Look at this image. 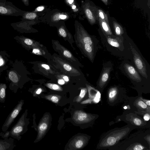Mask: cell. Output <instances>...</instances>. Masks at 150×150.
I'll use <instances>...</instances> for the list:
<instances>
[{"instance_id": "obj_38", "label": "cell", "mask_w": 150, "mask_h": 150, "mask_svg": "<svg viewBox=\"0 0 150 150\" xmlns=\"http://www.w3.org/2000/svg\"><path fill=\"white\" fill-rule=\"evenodd\" d=\"M41 66L43 67L45 69L47 70H49L50 69V67L47 64H41Z\"/></svg>"}, {"instance_id": "obj_43", "label": "cell", "mask_w": 150, "mask_h": 150, "mask_svg": "<svg viewBox=\"0 0 150 150\" xmlns=\"http://www.w3.org/2000/svg\"><path fill=\"white\" fill-rule=\"evenodd\" d=\"M105 4L108 5L109 3L108 0H101Z\"/></svg>"}, {"instance_id": "obj_5", "label": "cell", "mask_w": 150, "mask_h": 150, "mask_svg": "<svg viewBox=\"0 0 150 150\" xmlns=\"http://www.w3.org/2000/svg\"><path fill=\"white\" fill-rule=\"evenodd\" d=\"M26 115L25 111L10 131V136L18 141L21 139V136L25 131L26 127Z\"/></svg>"}, {"instance_id": "obj_31", "label": "cell", "mask_w": 150, "mask_h": 150, "mask_svg": "<svg viewBox=\"0 0 150 150\" xmlns=\"http://www.w3.org/2000/svg\"><path fill=\"white\" fill-rule=\"evenodd\" d=\"M131 149L134 150H142L144 149L145 147L140 144H137L133 146Z\"/></svg>"}, {"instance_id": "obj_41", "label": "cell", "mask_w": 150, "mask_h": 150, "mask_svg": "<svg viewBox=\"0 0 150 150\" xmlns=\"http://www.w3.org/2000/svg\"><path fill=\"white\" fill-rule=\"evenodd\" d=\"M22 1L25 6H28L29 5L28 0H22Z\"/></svg>"}, {"instance_id": "obj_46", "label": "cell", "mask_w": 150, "mask_h": 150, "mask_svg": "<svg viewBox=\"0 0 150 150\" xmlns=\"http://www.w3.org/2000/svg\"><path fill=\"white\" fill-rule=\"evenodd\" d=\"M76 6L75 5H73L72 6V8L73 9H75V8H76Z\"/></svg>"}, {"instance_id": "obj_3", "label": "cell", "mask_w": 150, "mask_h": 150, "mask_svg": "<svg viewBox=\"0 0 150 150\" xmlns=\"http://www.w3.org/2000/svg\"><path fill=\"white\" fill-rule=\"evenodd\" d=\"M25 12L16 6L11 2L6 0H0V15L22 16Z\"/></svg>"}, {"instance_id": "obj_21", "label": "cell", "mask_w": 150, "mask_h": 150, "mask_svg": "<svg viewBox=\"0 0 150 150\" xmlns=\"http://www.w3.org/2000/svg\"><path fill=\"white\" fill-rule=\"evenodd\" d=\"M97 13L98 17L105 21L110 24L109 19L108 13H105L104 11L99 7H97Z\"/></svg>"}, {"instance_id": "obj_40", "label": "cell", "mask_w": 150, "mask_h": 150, "mask_svg": "<svg viewBox=\"0 0 150 150\" xmlns=\"http://www.w3.org/2000/svg\"><path fill=\"white\" fill-rule=\"evenodd\" d=\"M58 83L59 84L63 85L64 84L65 82L64 81L63 79H59V80H58Z\"/></svg>"}, {"instance_id": "obj_8", "label": "cell", "mask_w": 150, "mask_h": 150, "mask_svg": "<svg viewBox=\"0 0 150 150\" xmlns=\"http://www.w3.org/2000/svg\"><path fill=\"white\" fill-rule=\"evenodd\" d=\"M89 95V98L82 101V104L87 103L97 104L101 100V94L100 92L94 88L86 84Z\"/></svg>"}, {"instance_id": "obj_13", "label": "cell", "mask_w": 150, "mask_h": 150, "mask_svg": "<svg viewBox=\"0 0 150 150\" xmlns=\"http://www.w3.org/2000/svg\"><path fill=\"white\" fill-rule=\"evenodd\" d=\"M76 44L81 51L83 52L84 54L86 55L91 61H92L94 57L93 46L84 43Z\"/></svg>"}, {"instance_id": "obj_2", "label": "cell", "mask_w": 150, "mask_h": 150, "mask_svg": "<svg viewBox=\"0 0 150 150\" xmlns=\"http://www.w3.org/2000/svg\"><path fill=\"white\" fill-rule=\"evenodd\" d=\"M129 131L128 128L117 129L106 135L102 140L100 145L101 147H107L113 146L126 136Z\"/></svg>"}, {"instance_id": "obj_20", "label": "cell", "mask_w": 150, "mask_h": 150, "mask_svg": "<svg viewBox=\"0 0 150 150\" xmlns=\"http://www.w3.org/2000/svg\"><path fill=\"white\" fill-rule=\"evenodd\" d=\"M98 21L100 28L107 35H112V33L110 26V24L98 18Z\"/></svg>"}, {"instance_id": "obj_39", "label": "cell", "mask_w": 150, "mask_h": 150, "mask_svg": "<svg viewBox=\"0 0 150 150\" xmlns=\"http://www.w3.org/2000/svg\"><path fill=\"white\" fill-rule=\"evenodd\" d=\"M44 8V7L43 6H40L38 7L36 10L38 11H41L43 10Z\"/></svg>"}, {"instance_id": "obj_44", "label": "cell", "mask_w": 150, "mask_h": 150, "mask_svg": "<svg viewBox=\"0 0 150 150\" xmlns=\"http://www.w3.org/2000/svg\"><path fill=\"white\" fill-rule=\"evenodd\" d=\"M74 0H67V2L69 4H72L74 2Z\"/></svg>"}, {"instance_id": "obj_14", "label": "cell", "mask_w": 150, "mask_h": 150, "mask_svg": "<svg viewBox=\"0 0 150 150\" xmlns=\"http://www.w3.org/2000/svg\"><path fill=\"white\" fill-rule=\"evenodd\" d=\"M124 67L127 75L131 79L137 82L141 81V78L132 66L125 63L124 65Z\"/></svg>"}, {"instance_id": "obj_6", "label": "cell", "mask_w": 150, "mask_h": 150, "mask_svg": "<svg viewBox=\"0 0 150 150\" xmlns=\"http://www.w3.org/2000/svg\"><path fill=\"white\" fill-rule=\"evenodd\" d=\"M75 33L74 35V42L76 43H84L93 46L92 38L81 26H76Z\"/></svg>"}, {"instance_id": "obj_28", "label": "cell", "mask_w": 150, "mask_h": 150, "mask_svg": "<svg viewBox=\"0 0 150 150\" xmlns=\"http://www.w3.org/2000/svg\"><path fill=\"white\" fill-rule=\"evenodd\" d=\"M137 105L139 108L144 110L150 109V107L147 105L140 98L136 102Z\"/></svg>"}, {"instance_id": "obj_24", "label": "cell", "mask_w": 150, "mask_h": 150, "mask_svg": "<svg viewBox=\"0 0 150 150\" xmlns=\"http://www.w3.org/2000/svg\"><path fill=\"white\" fill-rule=\"evenodd\" d=\"M6 88V84L0 83V103H4L5 101Z\"/></svg>"}, {"instance_id": "obj_7", "label": "cell", "mask_w": 150, "mask_h": 150, "mask_svg": "<svg viewBox=\"0 0 150 150\" xmlns=\"http://www.w3.org/2000/svg\"><path fill=\"white\" fill-rule=\"evenodd\" d=\"M23 104L24 100H23L18 102V103L7 117L2 125L1 129L3 132H6L8 129L15 118L21 110Z\"/></svg>"}, {"instance_id": "obj_19", "label": "cell", "mask_w": 150, "mask_h": 150, "mask_svg": "<svg viewBox=\"0 0 150 150\" xmlns=\"http://www.w3.org/2000/svg\"><path fill=\"white\" fill-rule=\"evenodd\" d=\"M111 69L110 67L104 68L98 82V86L100 87H103L108 81Z\"/></svg>"}, {"instance_id": "obj_1", "label": "cell", "mask_w": 150, "mask_h": 150, "mask_svg": "<svg viewBox=\"0 0 150 150\" xmlns=\"http://www.w3.org/2000/svg\"><path fill=\"white\" fill-rule=\"evenodd\" d=\"M52 42L53 49L59 54L61 58L75 67H82L78 59L69 50L61 44L58 41L53 40Z\"/></svg>"}, {"instance_id": "obj_34", "label": "cell", "mask_w": 150, "mask_h": 150, "mask_svg": "<svg viewBox=\"0 0 150 150\" xmlns=\"http://www.w3.org/2000/svg\"><path fill=\"white\" fill-rule=\"evenodd\" d=\"M3 57V56L0 55V67L3 66L6 63V61Z\"/></svg>"}, {"instance_id": "obj_11", "label": "cell", "mask_w": 150, "mask_h": 150, "mask_svg": "<svg viewBox=\"0 0 150 150\" xmlns=\"http://www.w3.org/2000/svg\"><path fill=\"white\" fill-rule=\"evenodd\" d=\"M92 116L81 111H76L74 114L73 119L78 123H84L91 121L92 119Z\"/></svg>"}, {"instance_id": "obj_22", "label": "cell", "mask_w": 150, "mask_h": 150, "mask_svg": "<svg viewBox=\"0 0 150 150\" xmlns=\"http://www.w3.org/2000/svg\"><path fill=\"white\" fill-rule=\"evenodd\" d=\"M118 93V90L117 87H112L109 89L108 93V98L110 101L112 102L115 100Z\"/></svg>"}, {"instance_id": "obj_18", "label": "cell", "mask_w": 150, "mask_h": 150, "mask_svg": "<svg viewBox=\"0 0 150 150\" xmlns=\"http://www.w3.org/2000/svg\"><path fill=\"white\" fill-rule=\"evenodd\" d=\"M87 141L86 137L84 136H78L72 141L71 145L74 148L80 149L83 147L86 144Z\"/></svg>"}, {"instance_id": "obj_30", "label": "cell", "mask_w": 150, "mask_h": 150, "mask_svg": "<svg viewBox=\"0 0 150 150\" xmlns=\"http://www.w3.org/2000/svg\"><path fill=\"white\" fill-rule=\"evenodd\" d=\"M46 86L50 88L57 91H62V88L58 85L51 83H47Z\"/></svg>"}, {"instance_id": "obj_10", "label": "cell", "mask_w": 150, "mask_h": 150, "mask_svg": "<svg viewBox=\"0 0 150 150\" xmlns=\"http://www.w3.org/2000/svg\"><path fill=\"white\" fill-rule=\"evenodd\" d=\"M49 117L45 115L41 119L38 126V134L37 140H39L46 133L49 125Z\"/></svg>"}, {"instance_id": "obj_32", "label": "cell", "mask_w": 150, "mask_h": 150, "mask_svg": "<svg viewBox=\"0 0 150 150\" xmlns=\"http://www.w3.org/2000/svg\"><path fill=\"white\" fill-rule=\"evenodd\" d=\"M134 124L137 126H140L142 124V120L138 118H135L133 120Z\"/></svg>"}, {"instance_id": "obj_42", "label": "cell", "mask_w": 150, "mask_h": 150, "mask_svg": "<svg viewBox=\"0 0 150 150\" xmlns=\"http://www.w3.org/2000/svg\"><path fill=\"white\" fill-rule=\"evenodd\" d=\"M42 91V89L40 88L38 89L37 91H36L35 93L37 94H40Z\"/></svg>"}, {"instance_id": "obj_37", "label": "cell", "mask_w": 150, "mask_h": 150, "mask_svg": "<svg viewBox=\"0 0 150 150\" xmlns=\"http://www.w3.org/2000/svg\"><path fill=\"white\" fill-rule=\"evenodd\" d=\"M148 106L150 107V100H147L142 98H140Z\"/></svg>"}, {"instance_id": "obj_17", "label": "cell", "mask_w": 150, "mask_h": 150, "mask_svg": "<svg viewBox=\"0 0 150 150\" xmlns=\"http://www.w3.org/2000/svg\"><path fill=\"white\" fill-rule=\"evenodd\" d=\"M19 40L21 41V43L26 47L31 48L35 47H42L41 45L38 42L31 39L24 37H19Z\"/></svg>"}, {"instance_id": "obj_16", "label": "cell", "mask_w": 150, "mask_h": 150, "mask_svg": "<svg viewBox=\"0 0 150 150\" xmlns=\"http://www.w3.org/2000/svg\"><path fill=\"white\" fill-rule=\"evenodd\" d=\"M15 146L13 138L0 140V150H12Z\"/></svg>"}, {"instance_id": "obj_29", "label": "cell", "mask_w": 150, "mask_h": 150, "mask_svg": "<svg viewBox=\"0 0 150 150\" xmlns=\"http://www.w3.org/2000/svg\"><path fill=\"white\" fill-rule=\"evenodd\" d=\"M87 92L86 88H83L81 89L80 93L78 97L77 98L76 101L79 102L84 97Z\"/></svg>"}, {"instance_id": "obj_27", "label": "cell", "mask_w": 150, "mask_h": 150, "mask_svg": "<svg viewBox=\"0 0 150 150\" xmlns=\"http://www.w3.org/2000/svg\"><path fill=\"white\" fill-rule=\"evenodd\" d=\"M107 40L108 44L111 46L117 48H119L120 47V43L116 39L110 37H107Z\"/></svg>"}, {"instance_id": "obj_23", "label": "cell", "mask_w": 150, "mask_h": 150, "mask_svg": "<svg viewBox=\"0 0 150 150\" xmlns=\"http://www.w3.org/2000/svg\"><path fill=\"white\" fill-rule=\"evenodd\" d=\"M112 23L115 34L118 36H121L124 33V30L122 27L116 21H112Z\"/></svg>"}, {"instance_id": "obj_36", "label": "cell", "mask_w": 150, "mask_h": 150, "mask_svg": "<svg viewBox=\"0 0 150 150\" xmlns=\"http://www.w3.org/2000/svg\"><path fill=\"white\" fill-rule=\"evenodd\" d=\"M143 119L146 121H149L150 119V116L149 113H146L143 116Z\"/></svg>"}, {"instance_id": "obj_45", "label": "cell", "mask_w": 150, "mask_h": 150, "mask_svg": "<svg viewBox=\"0 0 150 150\" xmlns=\"http://www.w3.org/2000/svg\"><path fill=\"white\" fill-rule=\"evenodd\" d=\"M63 78L64 79V80L66 81L67 82L69 81V79L68 77L67 76H64L63 77Z\"/></svg>"}, {"instance_id": "obj_33", "label": "cell", "mask_w": 150, "mask_h": 150, "mask_svg": "<svg viewBox=\"0 0 150 150\" xmlns=\"http://www.w3.org/2000/svg\"><path fill=\"white\" fill-rule=\"evenodd\" d=\"M4 133H0V136H1L4 139H7L9 136H10V131H6L4 132Z\"/></svg>"}, {"instance_id": "obj_25", "label": "cell", "mask_w": 150, "mask_h": 150, "mask_svg": "<svg viewBox=\"0 0 150 150\" xmlns=\"http://www.w3.org/2000/svg\"><path fill=\"white\" fill-rule=\"evenodd\" d=\"M22 16V19L32 20L36 18L37 15L36 13L34 12H25Z\"/></svg>"}, {"instance_id": "obj_26", "label": "cell", "mask_w": 150, "mask_h": 150, "mask_svg": "<svg viewBox=\"0 0 150 150\" xmlns=\"http://www.w3.org/2000/svg\"><path fill=\"white\" fill-rule=\"evenodd\" d=\"M46 99L55 103H57L61 98V96L57 95H51L45 96Z\"/></svg>"}, {"instance_id": "obj_12", "label": "cell", "mask_w": 150, "mask_h": 150, "mask_svg": "<svg viewBox=\"0 0 150 150\" xmlns=\"http://www.w3.org/2000/svg\"><path fill=\"white\" fill-rule=\"evenodd\" d=\"M97 7L88 5L84 8L85 14L90 23L92 24L96 23L98 21Z\"/></svg>"}, {"instance_id": "obj_15", "label": "cell", "mask_w": 150, "mask_h": 150, "mask_svg": "<svg viewBox=\"0 0 150 150\" xmlns=\"http://www.w3.org/2000/svg\"><path fill=\"white\" fill-rule=\"evenodd\" d=\"M58 33L59 36L66 41H67L70 44L74 50L75 48L73 47V44L74 42L72 35L66 29L64 26L59 27L58 29Z\"/></svg>"}, {"instance_id": "obj_9", "label": "cell", "mask_w": 150, "mask_h": 150, "mask_svg": "<svg viewBox=\"0 0 150 150\" xmlns=\"http://www.w3.org/2000/svg\"><path fill=\"white\" fill-rule=\"evenodd\" d=\"M132 51L134 56V62L137 68L142 76L147 79L148 76L146 67L144 61L134 48H132Z\"/></svg>"}, {"instance_id": "obj_35", "label": "cell", "mask_w": 150, "mask_h": 150, "mask_svg": "<svg viewBox=\"0 0 150 150\" xmlns=\"http://www.w3.org/2000/svg\"><path fill=\"white\" fill-rule=\"evenodd\" d=\"M67 16L65 15H60L59 16H57V18H54L55 20H59V19H64L66 18Z\"/></svg>"}, {"instance_id": "obj_4", "label": "cell", "mask_w": 150, "mask_h": 150, "mask_svg": "<svg viewBox=\"0 0 150 150\" xmlns=\"http://www.w3.org/2000/svg\"><path fill=\"white\" fill-rule=\"evenodd\" d=\"M54 62L58 65L60 69L67 74L71 76H79L81 75L79 71L73 65L56 54L53 55Z\"/></svg>"}]
</instances>
